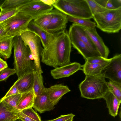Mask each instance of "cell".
I'll return each mask as SVG.
<instances>
[{
	"instance_id": "cell-37",
	"label": "cell",
	"mask_w": 121,
	"mask_h": 121,
	"mask_svg": "<svg viewBox=\"0 0 121 121\" xmlns=\"http://www.w3.org/2000/svg\"><path fill=\"white\" fill-rule=\"evenodd\" d=\"M8 37L2 22L0 23V40Z\"/></svg>"
},
{
	"instance_id": "cell-38",
	"label": "cell",
	"mask_w": 121,
	"mask_h": 121,
	"mask_svg": "<svg viewBox=\"0 0 121 121\" xmlns=\"http://www.w3.org/2000/svg\"><path fill=\"white\" fill-rule=\"evenodd\" d=\"M18 114L19 116V118L22 121H36L24 114L21 111Z\"/></svg>"
},
{
	"instance_id": "cell-19",
	"label": "cell",
	"mask_w": 121,
	"mask_h": 121,
	"mask_svg": "<svg viewBox=\"0 0 121 121\" xmlns=\"http://www.w3.org/2000/svg\"><path fill=\"white\" fill-rule=\"evenodd\" d=\"M35 97V94L33 89L22 94L17 103V109L21 111L25 109L32 107Z\"/></svg>"
},
{
	"instance_id": "cell-16",
	"label": "cell",
	"mask_w": 121,
	"mask_h": 121,
	"mask_svg": "<svg viewBox=\"0 0 121 121\" xmlns=\"http://www.w3.org/2000/svg\"><path fill=\"white\" fill-rule=\"evenodd\" d=\"M70 27L74 30L90 50L96 56H101L91 39L85 31L84 27L73 23Z\"/></svg>"
},
{
	"instance_id": "cell-28",
	"label": "cell",
	"mask_w": 121,
	"mask_h": 121,
	"mask_svg": "<svg viewBox=\"0 0 121 121\" xmlns=\"http://www.w3.org/2000/svg\"><path fill=\"white\" fill-rule=\"evenodd\" d=\"M108 91H110L121 102V83L111 80L107 82Z\"/></svg>"
},
{
	"instance_id": "cell-40",
	"label": "cell",
	"mask_w": 121,
	"mask_h": 121,
	"mask_svg": "<svg viewBox=\"0 0 121 121\" xmlns=\"http://www.w3.org/2000/svg\"><path fill=\"white\" fill-rule=\"evenodd\" d=\"M8 67V65L6 61L0 57V72Z\"/></svg>"
},
{
	"instance_id": "cell-35",
	"label": "cell",
	"mask_w": 121,
	"mask_h": 121,
	"mask_svg": "<svg viewBox=\"0 0 121 121\" xmlns=\"http://www.w3.org/2000/svg\"><path fill=\"white\" fill-rule=\"evenodd\" d=\"M20 94L17 87L14 83L3 98H4L11 95Z\"/></svg>"
},
{
	"instance_id": "cell-42",
	"label": "cell",
	"mask_w": 121,
	"mask_h": 121,
	"mask_svg": "<svg viewBox=\"0 0 121 121\" xmlns=\"http://www.w3.org/2000/svg\"><path fill=\"white\" fill-rule=\"evenodd\" d=\"M108 0H95V1L101 6L105 8Z\"/></svg>"
},
{
	"instance_id": "cell-23",
	"label": "cell",
	"mask_w": 121,
	"mask_h": 121,
	"mask_svg": "<svg viewBox=\"0 0 121 121\" xmlns=\"http://www.w3.org/2000/svg\"><path fill=\"white\" fill-rule=\"evenodd\" d=\"M28 28L39 37L42 45L44 47L48 41V33L35 23L33 20L30 22Z\"/></svg>"
},
{
	"instance_id": "cell-44",
	"label": "cell",
	"mask_w": 121,
	"mask_h": 121,
	"mask_svg": "<svg viewBox=\"0 0 121 121\" xmlns=\"http://www.w3.org/2000/svg\"><path fill=\"white\" fill-rule=\"evenodd\" d=\"M73 117L71 118L68 120H67L66 121H73Z\"/></svg>"
},
{
	"instance_id": "cell-13",
	"label": "cell",
	"mask_w": 121,
	"mask_h": 121,
	"mask_svg": "<svg viewBox=\"0 0 121 121\" xmlns=\"http://www.w3.org/2000/svg\"><path fill=\"white\" fill-rule=\"evenodd\" d=\"M82 67V65L79 63L76 62L70 63L51 70L50 73L53 78L55 79L67 77L81 70Z\"/></svg>"
},
{
	"instance_id": "cell-36",
	"label": "cell",
	"mask_w": 121,
	"mask_h": 121,
	"mask_svg": "<svg viewBox=\"0 0 121 121\" xmlns=\"http://www.w3.org/2000/svg\"><path fill=\"white\" fill-rule=\"evenodd\" d=\"M75 116V115L71 113L66 115H61L56 118L44 121H65Z\"/></svg>"
},
{
	"instance_id": "cell-15",
	"label": "cell",
	"mask_w": 121,
	"mask_h": 121,
	"mask_svg": "<svg viewBox=\"0 0 121 121\" xmlns=\"http://www.w3.org/2000/svg\"><path fill=\"white\" fill-rule=\"evenodd\" d=\"M54 106L50 101L44 90L39 95L35 97L32 107L42 113L53 110Z\"/></svg>"
},
{
	"instance_id": "cell-14",
	"label": "cell",
	"mask_w": 121,
	"mask_h": 121,
	"mask_svg": "<svg viewBox=\"0 0 121 121\" xmlns=\"http://www.w3.org/2000/svg\"><path fill=\"white\" fill-rule=\"evenodd\" d=\"M44 91L50 101L54 106L57 104L64 95L71 91L67 86L61 84H55L48 88H45Z\"/></svg>"
},
{
	"instance_id": "cell-41",
	"label": "cell",
	"mask_w": 121,
	"mask_h": 121,
	"mask_svg": "<svg viewBox=\"0 0 121 121\" xmlns=\"http://www.w3.org/2000/svg\"><path fill=\"white\" fill-rule=\"evenodd\" d=\"M46 4L49 6H53L56 1L57 0H41Z\"/></svg>"
},
{
	"instance_id": "cell-43",
	"label": "cell",
	"mask_w": 121,
	"mask_h": 121,
	"mask_svg": "<svg viewBox=\"0 0 121 121\" xmlns=\"http://www.w3.org/2000/svg\"><path fill=\"white\" fill-rule=\"evenodd\" d=\"M5 0H0V9Z\"/></svg>"
},
{
	"instance_id": "cell-8",
	"label": "cell",
	"mask_w": 121,
	"mask_h": 121,
	"mask_svg": "<svg viewBox=\"0 0 121 121\" xmlns=\"http://www.w3.org/2000/svg\"><path fill=\"white\" fill-rule=\"evenodd\" d=\"M52 6L44 4L41 0H30L19 9V12L31 17L34 20L51 11Z\"/></svg>"
},
{
	"instance_id": "cell-5",
	"label": "cell",
	"mask_w": 121,
	"mask_h": 121,
	"mask_svg": "<svg viewBox=\"0 0 121 121\" xmlns=\"http://www.w3.org/2000/svg\"><path fill=\"white\" fill-rule=\"evenodd\" d=\"M53 6L67 15L80 18H93L86 0H57Z\"/></svg>"
},
{
	"instance_id": "cell-34",
	"label": "cell",
	"mask_w": 121,
	"mask_h": 121,
	"mask_svg": "<svg viewBox=\"0 0 121 121\" xmlns=\"http://www.w3.org/2000/svg\"><path fill=\"white\" fill-rule=\"evenodd\" d=\"M0 82L6 80L11 75L16 73L15 70L7 67L0 72Z\"/></svg>"
},
{
	"instance_id": "cell-39",
	"label": "cell",
	"mask_w": 121,
	"mask_h": 121,
	"mask_svg": "<svg viewBox=\"0 0 121 121\" xmlns=\"http://www.w3.org/2000/svg\"><path fill=\"white\" fill-rule=\"evenodd\" d=\"M105 8L109 9H114L117 8L113 5L112 0H108Z\"/></svg>"
},
{
	"instance_id": "cell-3",
	"label": "cell",
	"mask_w": 121,
	"mask_h": 121,
	"mask_svg": "<svg viewBox=\"0 0 121 121\" xmlns=\"http://www.w3.org/2000/svg\"><path fill=\"white\" fill-rule=\"evenodd\" d=\"M81 97L87 99L103 98L108 91L103 73L96 75L86 76L79 85Z\"/></svg>"
},
{
	"instance_id": "cell-1",
	"label": "cell",
	"mask_w": 121,
	"mask_h": 121,
	"mask_svg": "<svg viewBox=\"0 0 121 121\" xmlns=\"http://www.w3.org/2000/svg\"><path fill=\"white\" fill-rule=\"evenodd\" d=\"M71 44L66 30L48 33V42L41 54V61L54 68L70 63Z\"/></svg>"
},
{
	"instance_id": "cell-9",
	"label": "cell",
	"mask_w": 121,
	"mask_h": 121,
	"mask_svg": "<svg viewBox=\"0 0 121 121\" xmlns=\"http://www.w3.org/2000/svg\"><path fill=\"white\" fill-rule=\"evenodd\" d=\"M111 59L102 73L105 78L121 83V54L116 55Z\"/></svg>"
},
{
	"instance_id": "cell-32",
	"label": "cell",
	"mask_w": 121,
	"mask_h": 121,
	"mask_svg": "<svg viewBox=\"0 0 121 121\" xmlns=\"http://www.w3.org/2000/svg\"><path fill=\"white\" fill-rule=\"evenodd\" d=\"M111 60V58L106 59L101 56H98L88 58L85 60V62L106 66L110 62Z\"/></svg>"
},
{
	"instance_id": "cell-24",
	"label": "cell",
	"mask_w": 121,
	"mask_h": 121,
	"mask_svg": "<svg viewBox=\"0 0 121 121\" xmlns=\"http://www.w3.org/2000/svg\"><path fill=\"white\" fill-rule=\"evenodd\" d=\"M19 118L18 113L9 110L0 99V121H15Z\"/></svg>"
},
{
	"instance_id": "cell-33",
	"label": "cell",
	"mask_w": 121,
	"mask_h": 121,
	"mask_svg": "<svg viewBox=\"0 0 121 121\" xmlns=\"http://www.w3.org/2000/svg\"><path fill=\"white\" fill-rule=\"evenodd\" d=\"M32 108L25 109L21 111L24 114L36 121H42L40 116Z\"/></svg>"
},
{
	"instance_id": "cell-21",
	"label": "cell",
	"mask_w": 121,
	"mask_h": 121,
	"mask_svg": "<svg viewBox=\"0 0 121 121\" xmlns=\"http://www.w3.org/2000/svg\"><path fill=\"white\" fill-rule=\"evenodd\" d=\"M106 66L101 65L90 63L86 62L81 69L86 76H93L100 74Z\"/></svg>"
},
{
	"instance_id": "cell-47",
	"label": "cell",
	"mask_w": 121,
	"mask_h": 121,
	"mask_svg": "<svg viewBox=\"0 0 121 121\" xmlns=\"http://www.w3.org/2000/svg\"></svg>"
},
{
	"instance_id": "cell-46",
	"label": "cell",
	"mask_w": 121,
	"mask_h": 121,
	"mask_svg": "<svg viewBox=\"0 0 121 121\" xmlns=\"http://www.w3.org/2000/svg\"></svg>"
},
{
	"instance_id": "cell-10",
	"label": "cell",
	"mask_w": 121,
	"mask_h": 121,
	"mask_svg": "<svg viewBox=\"0 0 121 121\" xmlns=\"http://www.w3.org/2000/svg\"><path fill=\"white\" fill-rule=\"evenodd\" d=\"M51 12L52 17L47 31L53 34L65 30L68 22L67 15L56 9Z\"/></svg>"
},
{
	"instance_id": "cell-25",
	"label": "cell",
	"mask_w": 121,
	"mask_h": 121,
	"mask_svg": "<svg viewBox=\"0 0 121 121\" xmlns=\"http://www.w3.org/2000/svg\"><path fill=\"white\" fill-rule=\"evenodd\" d=\"M34 83L33 89L35 97L39 95L45 88L43 83V78L42 74L38 73L36 71L33 72Z\"/></svg>"
},
{
	"instance_id": "cell-18",
	"label": "cell",
	"mask_w": 121,
	"mask_h": 121,
	"mask_svg": "<svg viewBox=\"0 0 121 121\" xmlns=\"http://www.w3.org/2000/svg\"><path fill=\"white\" fill-rule=\"evenodd\" d=\"M105 101L109 114L115 117L118 114L121 102L110 91H108L103 98Z\"/></svg>"
},
{
	"instance_id": "cell-4",
	"label": "cell",
	"mask_w": 121,
	"mask_h": 121,
	"mask_svg": "<svg viewBox=\"0 0 121 121\" xmlns=\"http://www.w3.org/2000/svg\"><path fill=\"white\" fill-rule=\"evenodd\" d=\"M96 26L108 34L118 33L121 28V7L93 15Z\"/></svg>"
},
{
	"instance_id": "cell-29",
	"label": "cell",
	"mask_w": 121,
	"mask_h": 121,
	"mask_svg": "<svg viewBox=\"0 0 121 121\" xmlns=\"http://www.w3.org/2000/svg\"><path fill=\"white\" fill-rule=\"evenodd\" d=\"M68 21L86 27L94 28L96 26V23L92 21L91 19L80 18L67 15Z\"/></svg>"
},
{
	"instance_id": "cell-31",
	"label": "cell",
	"mask_w": 121,
	"mask_h": 121,
	"mask_svg": "<svg viewBox=\"0 0 121 121\" xmlns=\"http://www.w3.org/2000/svg\"><path fill=\"white\" fill-rule=\"evenodd\" d=\"M19 12V9L0 10V23L8 19Z\"/></svg>"
},
{
	"instance_id": "cell-30",
	"label": "cell",
	"mask_w": 121,
	"mask_h": 121,
	"mask_svg": "<svg viewBox=\"0 0 121 121\" xmlns=\"http://www.w3.org/2000/svg\"><path fill=\"white\" fill-rule=\"evenodd\" d=\"M86 1L93 15L96 13L104 12L108 9L99 4L95 0H86Z\"/></svg>"
},
{
	"instance_id": "cell-12",
	"label": "cell",
	"mask_w": 121,
	"mask_h": 121,
	"mask_svg": "<svg viewBox=\"0 0 121 121\" xmlns=\"http://www.w3.org/2000/svg\"><path fill=\"white\" fill-rule=\"evenodd\" d=\"M84 30L95 46L101 56L108 59L110 52L108 47L105 44L102 39L98 33L95 28L84 27Z\"/></svg>"
},
{
	"instance_id": "cell-45",
	"label": "cell",
	"mask_w": 121,
	"mask_h": 121,
	"mask_svg": "<svg viewBox=\"0 0 121 121\" xmlns=\"http://www.w3.org/2000/svg\"><path fill=\"white\" fill-rule=\"evenodd\" d=\"M15 121H22L20 118H19L17 119Z\"/></svg>"
},
{
	"instance_id": "cell-11",
	"label": "cell",
	"mask_w": 121,
	"mask_h": 121,
	"mask_svg": "<svg viewBox=\"0 0 121 121\" xmlns=\"http://www.w3.org/2000/svg\"><path fill=\"white\" fill-rule=\"evenodd\" d=\"M68 33L71 44L73 48L77 50L85 60L89 57L97 56L90 50L86 45L70 27Z\"/></svg>"
},
{
	"instance_id": "cell-27",
	"label": "cell",
	"mask_w": 121,
	"mask_h": 121,
	"mask_svg": "<svg viewBox=\"0 0 121 121\" xmlns=\"http://www.w3.org/2000/svg\"><path fill=\"white\" fill-rule=\"evenodd\" d=\"M51 11L44 14L34 20L33 22L43 29L47 31L52 17Z\"/></svg>"
},
{
	"instance_id": "cell-20",
	"label": "cell",
	"mask_w": 121,
	"mask_h": 121,
	"mask_svg": "<svg viewBox=\"0 0 121 121\" xmlns=\"http://www.w3.org/2000/svg\"><path fill=\"white\" fill-rule=\"evenodd\" d=\"M13 37H8L0 40V56L5 59L9 58L13 47Z\"/></svg>"
},
{
	"instance_id": "cell-6",
	"label": "cell",
	"mask_w": 121,
	"mask_h": 121,
	"mask_svg": "<svg viewBox=\"0 0 121 121\" xmlns=\"http://www.w3.org/2000/svg\"><path fill=\"white\" fill-rule=\"evenodd\" d=\"M20 35L25 44L30 49L34 59L36 71L39 74H42L43 71L40 60L43 48L41 45L40 37L28 28L22 32Z\"/></svg>"
},
{
	"instance_id": "cell-26",
	"label": "cell",
	"mask_w": 121,
	"mask_h": 121,
	"mask_svg": "<svg viewBox=\"0 0 121 121\" xmlns=\"http://www.w3.org/2000/svg\"><path fill=\"white\" fill-rule=\"evenodd\" d=\"M30 0H5L0 9V10L19 9Z\"/></svg>"
},
{
	"instance_id": "cell-22",
	"label": "cell",
	"mask_w": 121,
	"mask_h": 121,
	"mask_svg": "<svg viewBox=\"0 0 121 121\" xmlns=\"http://www.w3.org/2000/svg\"><path fill=\"white\" fill-rule=\"evenodd\" d=\"M20 94L11 95L1 99L6 108L12 112L18 113L20 111L17 108V103L22 95Z\"/></svg>"
},
{
	"instance_id": "cell-2",
	"label": "cell",
	"mask_w": 121,
	"mask_h": 121,
	"mask_svg": "<svg viewBox=\"0 0 121 121\" xmlns=\"http://www.w3.org/2000/svg\"><path fill=\"white\" fill-rule=\"evenodd\" d=\"M13 43L14 69L18 78L27 73L36 71L30 49L25 44L20 35L13 37Z\"/></svg>"
},
{
	"instance_id": "cell-17",
	"label": "cell",
	"mask_w": 121,
	"mask_h": 121,
	"mask_svg": "<svg viewBox=\"0 0 121 121\" xmlns=\"http://www.w3.org/2000/svg\"><path fill=\"white\" fill-rule=\"evenodd\" d=\"M20 94H22L33 89L34 83L33 72L27 73L18 78L14 83Z\"/></svg>"
},
{
	"instance_id": "cell-7",
	"label": "cell",
	"mask_w": 121,
	"mask_h": 121,
	"mask_svg": "<svg viewBox=\"0 0 121 121\" xmlns=\"http://www.w3.org/2000/svg\"><path fill=\"white\" fill-rule=\"evenodd\" d=\"M32 20L31 17L19 12L2 23L7 35L14 37L20 35L22 32L27 29L29 24Z\"/></svg>"
}]
</instances>
